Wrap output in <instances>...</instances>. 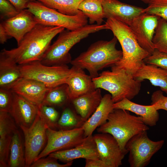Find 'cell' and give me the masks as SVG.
I'll list each match as a JSON object with an SVG mask.
<instances>
[{"label": "cell", "mask_w": 167, "mask_h": 167, "mask_svg": "<svg viewBox=\"0 0 167 167\" xmlns=\"http://www.w3.org/2000/svg\"><path fill=\"white\" fill-rule=\"evenodd\" d=\"M38 23L33 14L28 8L15 16L0 23L8 35L14 37L18 45L24 36Z\"/></svg>", "instance_id": "15"}, {"label": "cell", "mask_w": 167, "mask_h": 167, "mask_svg": "<svg viewBox=\"0 0 167 167\" xmlns=\"http://www.w3.org/2000/svg\"><path fill=\"white\" fill-rule=\"evenodd\" d=\"M23 78L18 65L0 61V88L11 90Z\"/></svg>", "instance_id": "24"}, {"label": "cell", "mask_w": 167, "mask_h": 167, "mask_svg": "<svg viewBox=\"0 0 167 167\" xmlns=\"http://www.w3.org/2000/svg\"><path fill=\"white\" fill-rule=\"evenodd\" d=\"M107 29L105 24H87L73 30L65 29L47 49L41 60L42 64L49 66L66 65L72 60L69 52L71 48L90 34Z\"/></svg>", "instance_id": "4"}, {"label": "cell", "mask_w": 167, "mask_h": 167, "mask_svg": "<svg viewBox=\"0 0 167 167\" xmlns=\"http://www.w3.org/2000/svg\"><path fill=\"white\" fill-rule=\"evenodd\" d=\"M113 108L114 109L127 110L141 117L144 123L148 126H156L159 119L158 110L153 105H139L126 98L114 103Z\"/></svg>", "instance_id": "21"}, {"label": "cell", "mask_w": 167, "mask_h": 167, "mask_svg": "<svg viewBox=\"0 0 167 167\" xmlns=\"http://www.w3.org/2000/svg\"><path fill=\"white\" fill-rule=\"evenodd\" d=\"M16 124L9 113L0 112V137L13 135L18 130Z\"/></svg>", "instance_id": "33"}, {"label": "cell", "mask_w": 167, "mask_h": 167, "mask_svg": "<svg viewBox=\"0 0 167 167\" xmlns=\"http://www.w3.org/2000/svg\"><path fill=\"white\" fill-rule=\"evenodd\" d=\"M19 12L27 8L29 0H8Z\"/></svg>", "instance_id": "41"}, {"label": "cell", "mask_w": 167, "mask_h": 167, "mask_svg": "<svg viewBox=\"0 0 167 167\" xmlns=\"http://www.w3.org/2000/svg\"><path fill=\"white\" fill-rule=\"evenodd\" d=\"M64 29L61 27L37 24L24 36L17 47L2 50L0 61L17 65L40 61L52 39Z\"/></svg>", "instance_id": "1"}, {"label": "cell", "mask_w": 167, "mask_h": 167, "mask_svg": "<svg viewBox=\"0 0 167 167\" xmlns=\"http://www.w3.org/2000/svg\"><path fill=\"white\" fill-rule=\"evenodd\" d=\"M71 68L66 83L70 101L96 89L92 78L83 69L73 66Z\"/></svg>", "instance_id": "18"}, {"label": "cell", "mask_w": 167, "mask_h": 167, "mask_svg": "<svg viewBox=\"0 0 167 167\" xmlns=\"http://www.w3.org/2000/svg\"><path fill=\"white\" fill-rule=\"evenodd\" d=\"M56 159L48 156L40 158L34 162L30 167H68L71 166L73 161L61 164L59 163Z\"/></svg>", "instance_id": "38"}, {"label": "cell", "mask_w": 167, "mask_h": 167, "mask_svg": "<svg viewBox=\"0 0 167 167\" xmlns=\"http://www.w3.org/2000/svg\"><path fill=\"white\" fill-rule=\"evenodd\" d=\"M18 65L23 78L36 80L50 88L66 84L71 72L67 65L49 66L39 61Z\"/></svg>", "instance_id": "8"}, {"label": "cell", "mask_w": 167, "mask_h": 167, "mask_svg": "<svg viewBox=\"0 0 167 167\" xmlns=\"http://www.w3.org/2000/svg\"><path fill=\"white\" fill-rule=\"evenodd\" d=\"M99 159L108 167H118L126 154L121 150L118 142L111 135L99 133L93 135Z\"/></svg>", "instance_id": "13"}, {"label": "cell", "mask_w": 167, "mask_h": 167, "mask_svg": "<svg viewBox=\"0 0 167 167\" xmlns=\"http://www.w3.org/2000/svg\"><path fill=\"white\" fill-rule=\"evenodd\" d=\"M27 8L34 15L38 24L61 27L69 30H75L88 24V18L81 11L75 15H67L36 0L29 1Z\"/></svg>", "instance_id": "7"}, {"label": "cell", "mask_w": 167, "mask_h": 167, "mask_svg": "<svg viewBox=\"0 0 167 167\" xmlns=\"http://www.w3.org/2000/svg\"><path fill=\"white\" fill-rule=\"evenodd\" d=\"M165 141H154L148 137L147 131L138 134L127 142L125 148L129 154L131 167H144L150 163L153 156L163 146Z\"/></svg>", "instance_id": "9"}, {"label": "cell", "mask_w": 167, "mask_h": 167, "mask_svg": "<svg viewBox=\"0 0 167 167\" xmlns=\"http://www.w3.org/2000/svg\"><path fill=\"white\" fill-rule=\"evenodd\" d=\"M117 41L114 36L109 41H97L72 60L70 63L83 70L86 69L92 78L97 77L99 71L113 66L122 59V51L116 48Z\"/></svg>", "instance_id": "3"}, {"label": "cell", "mask_w": 167, "mask_h": 167, "mask_svg": "<svg viewBox=\"0 0 167 167\" xmlns=\"http://www.w3.org/2000/svg\"><path fill=\"white\" fill-rule=\"evenodd\" d=\"M11 38L7 34L4 28L0 24V43L3 44L6 42L7 40Z\"/></svg>", "instance_id": "42"}, {"label": "cell", "mask_w": 167, "mask_h": 167, "mask_svg": "<svg viewBox=\"0 0 167 167\" xmlns=\"http://www.w3.org/2000/svg\"><path fill=\"white\" fill-rule=\"evenodd\" d=\"M19 12L8 0H0V18L2 21L13 18Z\"/></svg>", "instance_id": "36"}, {"label": "cell", "mask_w": 167, "mask_h": 167, "mask_svg": "<svg viewBox=\"0 0 167 167\" xmlns=\"http://www.w3.org/2000/svg\"><path fill=\"white\" fill-rule=\"evenodd\" d=\"M143 12L154 15L167 21V0H150Z\"/></svg>", "instance_id": "32"}, {"label": "cell", "mask_w": 167, "mask_h": 167, "mask_svg": "<svg viewBox=\"0 0 167 167\" xmlns=\"http://www.w3.org/2000/svg\"><path fill=\"white\" fill-rule=\"evenodd\" d=\"M13 100V92L11 90L0 88V112L9 113Z\"/></svg>", "instance_id": "37"}, {"label": "cell", "mask_w": 167, "mask_h": 167, "mask_svg": "<svg viewBox=\"0 0 167 167\" xmlns=\"http://www.w3.org/2000/svg\"><path fill=\"white\" fill-rule=\"evenodd\" d=\"M149 129L142 117L131 114L130 111L114 109L109 115L107 121L97 128L99 133L112 135L118 142L121 150L126 154V145L134 135Z\"/></svg>", "instance_id": "5"}, {"label": "cell", "mask_w": 167, "mask_h": 167, "mask_svg": "<svg viewBox=\"0 0 167 167\" xmlns=\"http://www.w3.org/2000/svg\"><path fill=\"white\" fill-rule=\"evenodd\" d=\"M46 134L47 144L36 161L53 152L73 148L82 142L86 138L82 127L58 131L48 127Z\"/></svg>", "instance_id": "11"}, {"label": "cell", "mask_w": 167, "mask_h": 167, "mask_svg": "<svg viewBox=\"0 0 167 167\" xmlns=\"http://www.w3.org/2000/svg\"><path fill=\"white\" fill-rule=\"evenodd\" d=\"M46 6L67 15H75L80 11L78 7L83 0H36Z\"/></svg>", "instance_id": "27"}, {"label": "cell", "mask_w": 167, "mask_h": 167, "mask_svg": "<svg viewBox=\"0 0 167 167\" xmlns=\"http://www.w3.org/2000/svg\"><path fill=\"white\" fill-rule=\"evenodd\" d=\"M12 135L0 137V167H8Z\"/></svg>", "instance_id": "35"}, {"label": "cell", "mask_w": 167, "mask_h": 167, "mask_svg": "<svg viewBox=\"0 0 167 167\" xmlns=\"http://www.w3.org/2000/svg\"><path fill=\"white\" fill-rule=\"evenodd\" d=\"M13 92V102L9 113L19 127H29L37 114L38 106Z\"/></svg>", "instance_id": "17"}, {"label": "cell", "mask_w": 167, "mask_h": 167, "mask_svg": "<svg viewBox=\"0 0 167 167\" xmlns=\"http://www.w3.org/2000/svg\"><path fill=\"white\" fill-rule=\"evenodd\" d=\"M143 62L146 64L154 65L167 71V53L156 49L144 59Z\"/></svg>", "instance_id": "34"}, {"label": "cell", "mask_w": 167, "mask_h": 167, "mask_svg": "<svg viewBox=\"0 0 167 167\" xmlns=\"http://www.w3.org/2000/svg\"><path fill=\"white\" fill-rule=\"evenodd\" d=\"M105 24L108 29L117 38L122 49V59L113 66L133 75L150 54L140 46L128 25L112 17L107 19Z\"/></svg>", "instance_id": "2"}, {"label": "cell", "mask_w": 167, "mask_h": 167, "mask_svg": "<svg viewBox=\"0 0 167 167\" xmlns=\"http://www.w3.org/2000/svg\"><path fill=\"white\" fill-rule=\"evenodd\" d=\"M159 17L143 13L129 25L140 46L150 54L155 48L153 39Z\"/></svg>", "instance_id": "12"}, {"label": "cell", "mask_w": 167, "mask_h": 167, "mask_svg": "<svg viewBox=\"0 0 167 167\" xmlns=\"http://www.w3.org/2000/svg\"><path fill=\"white\" fill-rule=\"evenodd\" d=\"M85 160V167H108L107 164L100 159Z\"/></svg>", "instance_id": "40"}, {"label": "cell", "mask_w": 167, "mask_h": 167, "mask_svg": "<svg viewBox=\"0 0 167 167\" xmlns=\"http://www.w3.org/2000/svg\"><path fill=\"white\" fill-rule=\"evenodd\" d=\"M78 9L88 18L90 24L96 22L98 25H101L105 18L102 0H83Z\"/></svg>", "instance_id": "25"}, {"label": "cell", "mask_w": 167, "mask_h": 167, "mask_svg": "<svg viewBox=\"0 0 167 167\" xmlns=\"http://www.w3.org/2000/svg\"><path fill=\"white\" fill-rule=\"evenodd\" d=\"M19 127L24 137L26 167H30L36 160L45 144L47 140L46 132L49 126L38 112L29 127Z\"/></svg>", "instance_id": "10"}, {"label": "cell", "mask_w": 167, "mask_h": 167, "mask_svg": "<svg viewBox=\"0 0 167 167\" xmlns=\"http://www.w3.org/2000/svg\"><path fill=\"white\" fill-rule=\"evenodd\" d=\"M51 88L36 80L23 78L11 89L30 101L39 106Z\"/></svg>", "instance_id": "19"}, {"label": "cell", "mask_w": 167, "mask_h": 167, "mask_svg": "<svg viewBox=\"0 0 167 167\" xmlns=\"http://www.w3.org/2000/svg\"><path fill=\"white\" fill-rule=\"evenodd\" d=\"M8 167H26L25 152L21 134L18 130L12 136Z\"/></svg>", "instance_id": "26"}, {"label": "cell", "mask_w": 167, "mask_h": 167, "mask_svg": "<svg viewBox=\"0 0 167 167\" xmlns=\"http://www.w3.org/2000/svg\"><path fill=\"white\" fill-rule=\"evenodd\" d=\"M48 156L66 163L79 158L99 159L96 144L92 135L86 137L82 142L73 148L55 151Z\"/></svg>", "instance_id": "14"}, {"label": "cell", "mask_w": 167, "mask_h": 167, "mask_svg": "<svg viewBox=\"0 0 167 167\" xmlns=\"http://www.w3.org/2000/svg\"></svg>", "instance_id": "45"}, {"label": "cell", "mask_w": 167, "mask_h": 167, "mask_svg": "<svg viewBox=\"0 0 167 167\" xmlns=\"http://www.w3.org/2000/svg\"><path fill=\"white\" fill-rule=\"evenodd\" d=\"M38 106V113L49 127H56L59 113L53 106L41 104Z\"/></svg>", "instance_id": "31"}, {"label": "cell", "mask_w": 167, "mask_h": 167, "mask_svg": "<svg viewBox=\"0 0 167 167\" xmlns=\"http://www.w3.org/2000/svg\"><path fill=\"white\" fill-rule=\"evenodd\" d=\"M155 49L167 53V21L159 18L153 39Z\"/></svg>", "instance_id": "30"}, {"label": "cell", "mask_w": 167, "mask_h": 167, "mask_svg": "<svg viewBox=\"0 0 167 167\" xmlns=\"http://www.w3.org/2000/svg\"><path fill=\"white\" fill-rule=\"evenodd\" d=\"M69 100L67 86L65 84L51 88L46 94L41 104L61 106Z\"/></svg>", "instance_id": "28"}, {"label": "cell", "mask_w": 167, "mask_h": 167, "mask_svg": "<svg viewBox=\"0 0 167 167\" xmlns=\"http://www.w3.org/2000/svg\"><path fill=\"white\" fill-rule=\"evenodd\" d=\"M151 105H153L158 110H164L167 111V97L164 96L161 90H156L152 94Z\"/></svg>", "instance_id": "39"}, {"label": "cell", "mask_w": 167, "mask_h": 167, "mask_svg": "<svg viewBox=\"0 0 167 167\" xmlns=\"http://www.w3.org/2000/svg\"><path fill=\"white\" fill-rule=\"evenodd\" d=\"M30 1H33V0H29Z\"/></svg>", "instance_id": "44"}, {"label": "cell", "mask_w": 167, "mask_h": 167, "mask_svg": "<svg viewBox=\"0 0 167 167\" xmlns=\"http://www.w3.org/2000/svg\"><path fill=\"white\" fill-rule=\"evenodd\" d=\"M133 76L135 79L141 82L149 80L153 85L159 87L167 94V71L144 62Z\"/></svg>", "instance_id": "22"}, {"label": "cell", "mask_w": 167, "mask_h": 167, "mask_svg": "<svg viewBox=\"0 0 167 167\" xmlns=\"http://www.w3.org/2000/svg\"><path fill=\"white\" fill-rule=\"evenodd\" d=\"M96 89L101 88L109 92L114 103L125 98L131 100L139 93L142 82L136 80L125 70L111 66V71L102 72L92 78Z\"/></svg>", "instance_id": "6"}, {"label": "cell", "mask_w": 167, "mask_h": 167, "mask_svg": "<svg viewBox=\"0 0 167 167\" xmlns=\"http://www.w3.org/2000/svg\"><path fill=\"white\" fill-rule=\"evenodd\" d=\"M111 96L106 94L96 110L82 126L84 137L92 135L94 131L105 123L109 114L114 110Z\"/></svg>", "instance_id": "20"}, {"label": "cell", "mask_w": 167, "mask_h": 167, "mask_svg": "<svg viewBox=\"0 0 167 167\" xmlns=\"http://www.w3.org/2000/svg\"><path fill=\"white\" fill-rule=\"evenodd\" d=\"M102 98L100 89L97 88L71 101L76 112L85 122L99 106Z\"/></svg>", "instance_id": "23"}, {"label": "cell", "mask_w": 167, "mask_h": 167, "mask_svg": "<svg viewBox=\"0 0 167 167\" xmlns=\"http://www.w3.org/2000/svg\"><path fill=\"white\" fill-rule=\"evenodd\" d=\"M145 3L148 4L150 0H140Z\"/></svg>", "instance_id": "43"}, {"label": "cell", "mask_w": 167, "mask_h": 167, "mask_svg": "<svg viewBox=\"0 0 167 167\" xmlns=\"http://www.w3.org/2000/svg\"><path fill=\"white\" fill-rule=\"evenodd\" d=\"M105 18H113L129 26L143 13L144 8L122 2L118 0H102Z\"/></svg>", "instance_id": "16"}, {"label": "cell", "mask_w": 167, "mask_h": 167, "mask_svg": "<svg viewBox=\"0 0 167 167\" xmlns=\"http://www.w3.org/2000/svg\"><path fill=\"white\" fill-rule=\"evenodd\" d=\"M84 122L71 109L65 108L57 124L59 130H69L82 127Z\"/></svg>", "instance_id": "29"}]
</instances>
